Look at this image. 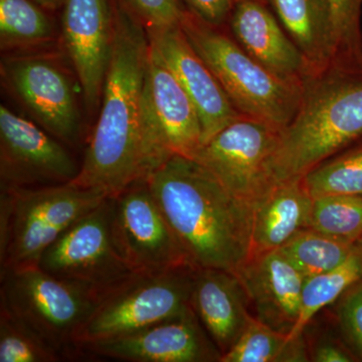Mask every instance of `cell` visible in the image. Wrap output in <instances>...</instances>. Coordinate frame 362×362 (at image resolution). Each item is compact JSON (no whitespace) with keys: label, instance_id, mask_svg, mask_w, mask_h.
Returning <instances> with one entry per match:
<instances>
[{"label":"cell","instance_id":"1","mask_svg":"<svg viewBox=\"0 0 362 362\" xmlns=\"http://www.w3.org/2000/svg\"><path fill=\"white\" fill-rule=\"evenodd\" d=\"M149 52L146 28L127 7L116 6L101 112L74 185L110 197L151 175L141 131Z\"/></svg>","mask_w":362,"mask_h":362},{"label":"cell","instance_id":"2","mask_svg":"<svg viewBox=\"0 0 362 362\" xmlns=\"http://www.w3.org/2000/svg\"><path fill=\"white\" fill-rule=\"evenodd\" d=\"M146 180L194 268L235 274L247 261L251 202L235 197L189 157L171 156Z\"/></svg>","mask_w":362,"mask_h":362},{"label":"cell","instance_id":"3","mask_svg":"<svg viewBox=\"0 0 362 362\" xmlns=\"http://www.w3.org/2000/svg\"><path fill=\"white\" fill-rule=\"evenodd\" d=\"M362 137V66H334L305 83L268 163L272 185L301 180Z\"/></svg>","mask_w":362,"mask_h":362},{"label":"cell","instance_id":"4","mask_svg":"<svg viewBox=\"0 0 362 362\" xmlns=\"http://www.w3.org/2000/svg\"><path fill=\"white\" fill-rule=\"evenodd\" d=\"M181 28L242 115L263 121L280 132L292 122L303 87L272 73L233 35L204 23L188 9Z\"/></svg>","mask_w":362,"mask_h":362},{"label":"cell","instance_id":"5","mask_svg":"<svg viewBox=\"0 0 362 362\" xmlns=\"http://www.w3.org/2000/svg\"><path fill=\"white\" fill-rule=\"evenodd\" d=\"M106 194L74 183L0 190V272L37 266L69 226L99 206Z\"/></svg>","mask_w":362,"mask_h":362},{"label":"cell","instance_id":"6","mask_svg":"<svg viewBox=\"0 0 362 362\" xmlns=\"http://www.w3.org/2000/svg\"><path fill=\"white\" fill-rule=\"evenodd\" d=\"M101 297L39 266L0 272V307L33 328L65 361L83 357L81 338Z\"/></svg>","mask_w":362,"mask_h":362},{"label":"cell","instance_id":"7","mask_svg":"<svg viewBox=\"0 0 362 362\" xmlns=\"http://www.w3.org/2000/svg\"><path fill=\"white\" fill-rule=\"evenodd\" d=\"M37 266L54 277L105 296L137 274L117 244L107 197L47 247Z\"/></svg>","mask_w":362,"mask_h":362},{"label":"cell","instance_id":"8","mask_svg":"<svg viewBox=\"0 0 362 362\" xmlns=\"http://www.w3.org/2000/svg\"><path fill=\"white\" fill-rule=\"evenodd\" d=\"M195 269L135 274L102 297L83 332L81 346L129 334L187 312Z\"/></svg>","mask_w":362,"mask_h":362},{"label":"cell","instance_id":"9","mask_svg":"<svg viewBox=\"0 0 362 362\" xmlns=\"http://www.w3.org/2000/svg\"><path fill=\"white\" fill-rule=\"evenodd\" d=\"M141 131L151 173L171 156L192 158L202 145L201 119L194 103L151 45L143 86Z\"/></svg>","mask_w":362,"mask_h":362},{"label":"cell","instance_id":"10","mask_svg":"<svg viewBox=\"0 0 362 362\" xmlns=\"http://www.w3.org/2000/svg\"><path fill=\"white\" fill-rule=\"evenodd\" d=\"M280 131L240 115L199 147L192 157L235 197L254 204L272 187L268 163Z\"/></svg>","mask_w":362,"mask_h":362},{"label":"cell","instance_id":"11","mask_svg":"<svg viewBox=\"0 0 362 362\" xmlns=\"http://www.w3.org/2000/svg\"><path fill=\"white\" fill-rule=\"evenodd\" d=\"M110 197L116 242L133 270L160 273L194 267L146 180Z\"/></svg>","mask_w":362,"mask_h":362},{"label":"cell","instance_id":"12","mask_svg":"<svg viewBox=\"0 0 362 362\" xmlns=\"http://www.w3.org/2000/svg\"><path fill=\"white\" fill-rule=\"evenodd\" d=\"M64 144L42 127L1 105V187H47L73 182L81 165L76 163Z\"/></svg>","mask_w":362,"mask_h":362},{"label":"cell","instance_id":"13","mask_svg":"<svg viewBox=\"0 0 362 362\" xmlns=\"http://www.w3.org/2000/svg\"><path fill=\"white\" fill-rule=\"evenodd\" d=\"M2 74L21 104L40 127L66 145L80 136V113L70 78L52 59L13 57L4 61Z\"/></svg>","mask_w":362,"mask_h":362},{"label":"cell","instance_id":"14","mask_svg":"<svg viewBox=\"0 0 362 362\" xmlns=\"http://www.w3.org/2000/svg\"><path fill=\"white\" fill-rule=\"evenodd\" d=\"M83 356L131 362H216L221 354L192 307L122 337L87 342Z\"/></svg>","mask_w":362,"mask_h":362},{"label":"cell","instance_id":"15","mask_svg":"<svg viewBox=\"0 0 362 362\" xmlns=\"http://www.w3.org/2000/svg\"><path fill=\"white\" fill-rule=\"evenodd\" d=\"M64 44L80 81L88 107L102 98L114 39V9L108 0H65Z\"/></svg>","mask_w":362,"mask_h":362},{"label":"cell","instance_id":"16","mask_svg":"<svg viewBox=\"0 0 362 362\" xmlns=\"http://www.w3.org/2000/svg\"><path fill=\"white\" fill-rule=\"evenodd\" d=\"M146 30L150 45L173 71L199 113L202 144L242 115L190 44L181 25Z\"/></svg>","mask_w":362,"mask_h":362},{"label":"cell","instance_id":"17","mask_svg":"<svg viewBox=\"0 0 362 362\" xmlns=\"http://www.w3.org/2000/svg\"><path fill=\"white\" fill-rule=\"evenodd\" d=\"M255 318L282 334L292 332L301 311L306 278L279 250L250 257L235 272Z\"/></svg>","mask_w":362,"mask_h":362},{"label":"cell","instance_id":"18","mask_svg":"<svg viewBox=\"0 0 362 362\" xmlns=\"http://www.w3.org/2000/svg\"><path fill=\"white\" fill-rule=\"evenodd\" d=\"M233 39L278 77L304 87L310 66L265 0H238L228 23Z\"/></svg>","mask_w":362,"mask_h":362},{"label":"cell","instance_id":"19","mask_svg":"<svg viewBox=\"0 0 362 362\" xmlns=\"http://www.w3.org/2000/svg\"><path fill=\"white\" fill-rule=\"evenodd\" d=\"M189 304L221 356L239 340L254 317L239 278L220 269H195Z\"/></svg>","mask_w":362,"mask_h":362},{"label":"cell","instance_id":"20","mask_svg":"<svg viewBox=\"0 0 362 362\" xmlns=\"http://www.w3.org/2000/svg\"><path fill=\"white\" fill-rule=\"evenodd\" d=\"M312 204L302 178L274 185L252 204L250 257L276 251L308 228Z\"/></svg>","mask_w":362,"mask_h":362},{"label":"cell","instance_id":"21","mask_svg":"<svg viewBox=\"0 0 362 362\" xmlns=\"http://www.w3.org/2000/svg\"><path fill=\"white\" fill-rule=\"evenodd\" d=\"M265 1L303 54L313 77L337 65V33L328 0Z\"/></svg>","mask_w":362,"mask_h":362},{"label":"cell","instance_id":"22","mask_svg":"<svg viewBox=\"0 0 362 362\" xmlns=\"http://www.w3.org/2000/svg\"><path fill=\"white\" fill-rule=\"evenodd\" d=\"M362 279V240L342 265L326 273L306 278L302 291L299 319L289 338L303 334L314 316L324 307L337 302Z\"/></svg>","mask_w":362,"mask_h":362},{"label":"cell","instance_id":"23","mask_svg":"<svg viewBox=\"0 0 362 362\" xmlns=\"http://www.w3.org/2000/svg\"><path fill=\"white\" fill-rule=\"evenodd\" d=\"M361 242H345L307 228L297 233L279 251L308 278L342 265Z\"/></svg>","mask_w":362,"mask_h":362},{"label":"cell","instance_id":"24","mask_svg":"<svg viewBox=\"0 0 362 362\" xmlns=\"http://www.w3.org/2000/svg\"><path fill=\"white\" fill-rule=\"evenodd\" d=\"M302 180L313 199L327 195H362V143L323 161Z\"/></svg>","mask_w":362,"mask_h":362},{"label":"cell","instance_id":"25","mask_svg":"<svg viewBox=\"0 0 362 362\" xmlns=\"http://www.w3.org/2000/svg\"><path fill=\"white\" fill-rule=\"evenodd\" d=\"M33 0H0L1 47H30L52 39L54 28Z\"/></svg>","mask_w":362,"mask_h":362},{"label":"cell","instance_id":"26","mask_svg":"<svg viewBox=\"0 0 362 362\" xmlns=\"http://www.w3.org/2000/svg\"><path fill=\"white\" fill-rule=\"evenodd\" d=\"M309 228L345 242L362 240V195L313 199Z\"/></svg>","mask_w":362,"mask_h":362},{"label":"cell","instance_id":"27","mask_svg":"<svg viewBox=\"0 0 362 362\" xmlns=\"http://www.w3.org/2000/svg\"><path fill=\"white\" fill-rule=\"evenodd\" d=\"M63 356L18 317L0 307V362H59Z\"/></svg>","mask_w":362,"mask_h":362},{"label":"cell","instance_id":"28","mask_svg":"<svg viewBox=\"0 0 362 362\" xmlns=\"http://www.w3.org/2000/svg\"><path fill=\"white\" fill-rule=\"evenodd\" d=\"M288 335L272 329L255 317L221 362H285Z\"/></svg>","mask_w":362,"mask_h":362},{"label":"cell","instance_id":"29","mask_svg":"<svg viewBox=\"0 0 362 362\" xmlns=\"http://www.w3.org/2000/svg\"><path fill=\"white\" fill-rule=\"evenodd\" d=\"M338 40L337 66H362V0H328Z\"/></svg>","mask_w":362,"mask_h":362},{"label":"cell","instance_id":"30","mask_svg":"<svg viewBox=\"0 0 362 362\" xmlns=\"http://www.w3.org/2000/svg\"><path fill=\"white\" fill-rule=\"evenodd\" d=\"M337 319L343 339L362 359V279L337 300Z\"/></svg>","mask_w":362,"mask_h":362},{"label":"cell","instance_id":"31","mask_svg":"<svg viewBox=\"0 0 362 362\" xmlns=\"http://www.w3.org/2000/svg\"><path fill=\"white\" fill-rule=\"evenodd\" d=\"M146 30H160L181 25L187 9L180 0H124Z\"/></svg>","mask_w":362,"mask_h":362},{"label":"cell","instance_id":"32","mask_svg":"<svg viewBox=\"0 0 362 362\" xmlns=\"http://www.w3.org/2000/svg\"><path fill=\"white\" fill-rule=\"evenodd\" d=\"M190 13L214 26L226 25L238 0H183Z\"/></svg>","mask_w":362,"mask_h":362},{"label":"cell","instance_id":"33","mask_svg":"<svg viewBox=\"0 0 362 362\" xmlns=\"http://www.w3.org/2000/svg\"><path fill=\"white\" fill-rule=\"evenodd\" d=\"M310 361L315 362H350L356 361V356L351 350L345 349L342 344L331 339L323 338L309 350Z\"/></svg>","mask_w":362,"mask_h":362},{"label":"cell","instance_id":"34","mask_svg":"<svg viewBox=\"0 0 362 362\" xmlns=\"http://www.w3.org/2000/svg\"><path fill=\"white\" fill-rule=\"evenodd\" d=\"M33 1L47 11H56L59 6H63L65 0H33Z\"/></svg>","mask_w":362,"mask_h":362}]
</instances>
